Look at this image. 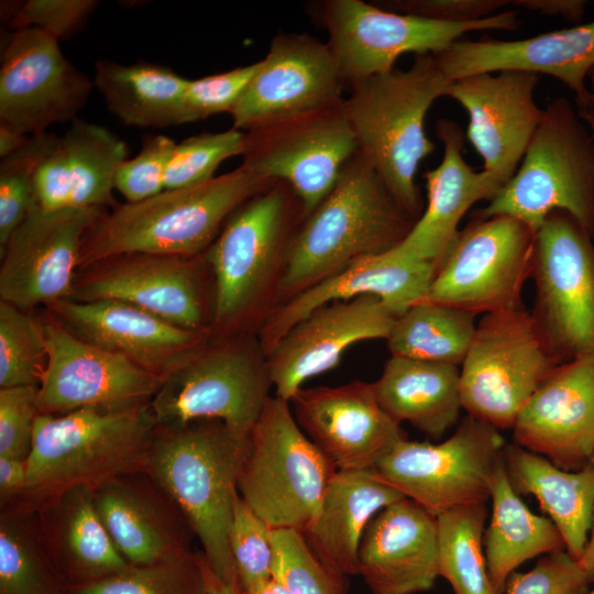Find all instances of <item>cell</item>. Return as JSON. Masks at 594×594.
I'll list each match as a JSON object with an SVG mask.
<instances>
[{"label":"cell","mask_w":594,"mask_h":594,"mask_svg":"<svg viewBox=\"0 0 594 594\" xmlns=\"http://www.w3.org/2000/svg\"><path fill=\"white\" fill-rule=\"evenodd\" d=\"M274 576L292 594H344L343 576L333 573L315 554L302 532L273 529Z\"/></svg>","instance_id":"45"},{"label":"cell","mask_w":594,"mask_h":594,"mask_svg":"<svg viewBox=\"0 0 594 594\" xmlns=\"http://www.w3.org/2000/svg\"><path fill=\"white\" fill-rule=\"evenodd\" d=\"M492 516L484 534L488 575L495 594H503L507 580L525 561L565 550L554 524L532 513L512 486L504 458L492 483Z\"/></svg>","instance_id":"36"},{"label":"cell","mask_w":594,"mask_h":594,"mask_svg":"<svg viewBox=\"0 0 594 594\" xmlns=\"http://www.w3.org/2000/svg\"><path fill=\"white\" fill-rule=\"evenodd\" d=\"M128 154L117 134L75 119L36 173L34 205L44 211L116 208L114 177Z\"/></svg>","instance_id":"30"},{"label":"cell","mask_w":594,"mask_h":594,"mask_svg":"<svg viewBox=\"0 0 594 594\" xmlns=\"http://www.w3.org/2000/svg\"><path fill=\"white\" fill-rule=\"evenodd\" d=\"M242 594H292L287 586L276 576L255 584Z\"/></svg>","instance_id":"58"},{"label":"cell","mask_w":594,"mask_h":594,"mask_svg":"<svg viewBox=\"0 0 594 594\" xmlns=\"http://www.w3.org/2000/svg\"><path fill=\"white\" fill-rule=\"evenodd\" d=\"M568 212H551L535 235L531 317L564 363L594 353V246Z\"/></svg>","instance_id":"14"},{"label":"cell","mask_w":594,"mask_h":594,"mask_svg":"<svg viewBox=\"0 0 594 594\" xmlns=\"http://www.w3.org/2000/svg\"><path fill=\"white\" fill-rule=\"evenodd\" d=\"M450 84L433 54L415 55L405 70L394 68L351 84V94L344 99L359 152L417 220L424 209L416 173L435 151L425 119Z\"/></svg>","instance_id":"4"},{"label":"cell","mask_w":594,"mask_h":594,"mask_svg":"<svg viewBox=\"0 0 594 594\" xmlns=\"http://www.w3.org/2000/svg\"><path fill=\"white\" fill-rule=\"evenodd\" d=\"M272 387L266 355L249 333L211 337L151 400L160 426L219 420L249 437Z\"/></svg>","instance_id":"8"},{"label":"cell","mask_w":594,"mask_h":594,"mask_svg":"<svg viewBox=\"0 0 594 594\" xmlns=\"http://www.w3.org/2000/svg\"><path fill=\"white\" fill-rule=\"evenodd\" d=\"M175 145L166 135H146L140 153L120 165L114 189L125 202L143 201L165 189V173Z\"/></svg>","instance_id":"48"},{"label":"cell","mask_w":594,"mask_h":594,"mask_svg":"<svg viewBox=\"0 0 594 594\" xmlns=\"http://www.w3.org/2000/svg\"><path fill=\"white\" fill-rule=\"evenodd\" d=\"M1 40L0 124L32 136L77 119L95 85L65 57L59 41L34 28Z\"/></svg>","instance_id":"17"},{"label":"cell","mask_w":594,"mask_h":594,"mask_svg":"<svg viewBox=\"0 0 594 594\" xmlns=\"http://www.w3.org/2000/svg\"><path fill=\"white\" fill-rule=\"evenodd\" d=\"M578 562L582 570L594 581V514L586 544Z\"/></svg>","instance_id":"57"},{"label":"cell","mask_w":594,"mask_h":594,"mask_svg":"<svg viewBox=\"0 0 594 594\" xmlns=\"http://www.w3.org/2000/svg\"><path fill=\"white\" fill-rule=\"evenodd\" d=\"M381 8L444 22H470L490 18L512 6L510 0H393Z\"/></svg>","instance_id":"52"},{"label":"cell","mask_w":594,"mask_h":594,"mask_svg":"<svg viewBox=\"0 0 594 594\" xmlns=\"http://www.w3.org/2000/svg\"><path fill=\"white\" fill-rule=\"evenodd\" d=\"M107 211H44L34 205L0 250V300L32 311L68 299L86 235Z\"/></svg>","instance_id":"19"},{"label":"cell","mask_w":594,"mask_h":594,"mask_svg":"<svg viewBox=\"0 0 594 594\" xmlns=\"http://www.w3.org/2000/svg\"><path fill=\"white\" fill-rule=\"evenodd\" d=\"M416 221L358 150L289 241L279 296L287 300L363 256L393 249Z\"/></svg>","instance_id":"2"},{"label":"cell","mask_w":594,"mask_h":594,"mask_svg":"<svg viewBox=\"0 0 594 594\" xmlns=\"http://www.w3.org/2000/svg\"><path fill=\"white\" fill-rule=\"evenodd\" d=\"M47 362L37 386L40 414L121 410L150 403L164 380L128 358L74 336L45 310Z\"/></svg>","instance_id":"18"},{"label":"cell","mask_w":594,"mask_h":594,"mask_svg":"<svg viewBox=\"0 0 594 594\" xmlns=\"http://www.w3.org/2000/svg\"><path fill=\"white\" fill-rule=\"evenodd\" d=\"M535 235L509 216L477 217L457 232L437 262L425 299L475 315L520 307Z\"/></svg>","instance_id":"12"},{"label":"cell","mask_w":594,"mask_h":594,"mask_svg":"<svg viewBox=\"0 0 594 594\" xmlns=\"http://www.w3.org/2000/svg\"><path fill=\"white\" fill-rule=\"evenodd\" d=\"M98 6L95 0L1 1L0 15L11 31L34 28L59 41L81 31Z\"/></svg>","instance_id":"47"},{"label":"cell","mask_w":594,"mask_h":594,"mask_svg":"<svg viewBox=\"0 0 594 594\" xmlns=\"http://www.w3.org/2000/svg\"><path fill=\"white\" fill-rule=\"evenodd\" d=\"M587 78L590 80V108L594 110V67L590 70Z\"/></svg>","instance_id":"60"},{"label":"cell","mask_w":594,"mask_h":594,"mask_svg":"<svg viewBox=\"0 0 594 594\" xmlns=\"http://www.w3.org/2000/svg\"><path fill=\"white\" fill-rule=\"evenodd\" d=\"M556 210L594 237V134L565 97L549 101L516 173L477 217L509 216L536 233Z\"/></svg>","instance_id":"6"},{"label":"cell","mask_w":594,"mask_h":594,"mask_svg":"<svg viewBox=\"0 0 594 594\" xmlns=\"http://www.w3.org/2000/svg\"><path fill=\"white\" fill-rule=\"evenodd\" d=\"M437 264L393 249L363 256L274 308L262 322L258 342L266 355L297 322L319 307L371 295L397 316L424 300Z\"/></svg>","instance_id":"27"},{"label":"cell","mask_w":594,"mask_h":594,"mask_svg":"<svg viewBox=\"0 0 594 594\" xmlns=\"http://www.w3.org/2000/svg\"><path fill=\"white\" fill-rule=\"evenodd\" d=\"M30 136L23 135L15 130L0 124V157H6L20 150Z\"/></svg>","instance_id":"56"},{"label":"cell","mask_w":594,"mask_h":594,"mask_svg":"<svg viewBox=\"0 0 594 594\" xmlns=\"http://www.w3.org/2000/svg\"><path fill=\"white\" fill-rule=\"evenodd\" d=\"M273 529L237 496L229 534L241 593L274 575Z\"/></svg>","instance_id":"46"},{"label":"cell","mask_w":594,"mask_h":594,"mask_svg":"<svg viewBox=\"0 0 594 594\" xmlns=\"http://www.w3.org/2000/svg\"><path fill=\"white\" fill-rule=\"evenodd\" d=\"M505 446L501 430L468 415L440 443L398 441L373 470L437 517L490 499Z\"/></svg>","instance_id":"13"},{"label":"cell","mask_w":594,"mask_h":594,"mask_svg":"<svg viewBox=\"0 0 594 594\" xmlns=\"http://www.w3.org/2000/svg\"><path fill=\"white\" fill-rule=\"evenodd\" d=\"M246 440L219 420L157 425L144 469L184 515L213 573L238 588L229 534Z\"/></svg>","instance_id":"1"},{"label":"cell","mask_w":594,"mask_h":594,"mask_svg":"<svg viewBox=\"0 0 594 594\" xmlns=\"http://www.w3.org/2000/svg\"><path fill=\"white\" fill-rule=\"evenodd\" d=\"M397 317L380 298L371 295L317 308L266 353L275 396L290 402L307 380L336 367L353 344L387 340Z\"/></svg>","instance_id":"22"},{"label":"cell","mask_w":594,"mask_h":594,"mask_svg":"<svg viewBox=\"0 0 594 594\" xmlns=\"http://www.w3.org/2000/svg\"><path fill=\"white\" fill-rule=\"evenodd\" d=\"M406 498L373 469L338 470L323 495L319 514L304 532L319 560L345 578L358 573L359 548L373 517Z\"/></svg>","instance_id":"33"},{"label":"cell","mask_w":594,"mask_h":594,"mask_svg":"<svg viewBox=\"0 0 594 594\" xmlns=\"http://www.w3.org/2000/svg\"><path fill=\"white\" fill-rule=\"evenodd\" d=\"M475 316L424 299L397 317L388 349L393 356L462 365L475 334Z\"/></svg>","instance_id":"38"},{"label":"cell","mask_w":594,"mask_h":594,"mask_svg":"<svg viewBox=\"0 0 594 594\" xmlns=\"http://www.w3.org/2000/svg\"><path fill=\"white\" fill-rule=\"evenodd\" d=\"M59 136L44 132L30 136L16 152L0 162V250L34 206L36 173Z\"/></svg>","instance_id":"43"},{"label":"cell","mask_w":594,"mask_h":594,"mask_svg":"<svg viewBox=\"0 0 594 594\" xmlns=\"http://www.w3.org/2000/svg\"><path fill=\"white\" fill-rule=\"evenodd\" d=\"M591 463H592L593 466H594V455H593V458H592V460H591Z\"/></svg>","instance_id":"62"},{"label":"cell","mask_w":594,"mask_h":594,"mask_svg":"<svg viewBox=\"0 0 594 594\" xmlns=\"http://www.w3.org/2000/svg\"><path fill=\"white\" fill-rule=\"evenodd\" d=\"M514 443L576 471L594 455V353L558 365L519 411Z\"/></svg>","instance_id":"25"},{"label":"cell","mask_w":594,"mask_h":594,"mask_svg":"<svg viewBox=\"0 0 594 594\" xmlns=\"http://www.w3.org/2000/svg\"><path fill=\"white\" fill-rule=\"evenodd\" d=\"M509 482L519 495H532L558 528L565 551L576 561L582 556L594 514V466L564 470L543 455L516 443L504 448Z\"/></svg>","instance_id":"34"},{"label":"cell","mask_w":594,"mask_h":594,"mask_svg":"<svg viewBox=\"0 0 594 594\" xmlns=\"http://www.w3.org/2000/svg\"><path fill=\"white\" fill-rule=\"evenodd\" d=\"M273 183L241 164L195 186L164 189L140 202L119 204L87 233L79 272L124 253L204 254L227 219Z\"/></svg>","instance_id":"3"},{"label":"cell","mask_w":594,"mask_h":594,"mask_svg":"<svg viewBox=\"0 0 594 594\" xmlns=\"http://www.w3.org/2000/svg\"><path fill=\"white\" fill-rule=\"evenodd\" d=\"M258 62L228 72L188 80L184 95L185 123L229 112L250 84Z\"/></svg>","instance_id":"49"},{"label":"cell","mask_w":594,"mask_h":594,"mask_svg":"<svg viewBox=\"0 0 594 594\" xmlns=\"http://www.w3.org/2000/svg\"><path fill=\"white\" fill-rule=\"evenodd\" d=\"M188 79L169 67L139 62H96L94 85L108 110L124 124L167 128L185 124L184 95Z\"/></svg>","instance_id":"37"},{"label":"cell","mask_w":594,"mask_h":594,"mask_svg":"<svg viewBox=\"0 0 594 594\" xmlns=\"http://www.w3.org/2000/svg\"><path fill=\"white\" fill-rule=\"evenodd\" d=\"M584 594H594V588L593 590H588L586 593Z\"/></svg>","instance_id":"61"},{"label":"cell","mask_w":594,"mask_h":594,"mask_svg":"<svg viewBox=\"0 0 594 594\" xmlns=\"http://www.w3.org/2000/svg\"><path fill=\"white\" fill-rule=\"evenodd\" d=\"M44 310L79 339L121 354L163 380L212 337L211 331L180 328L119 300L62 299Z\"/></svg>","instance_id":"24"},{"label":"cell","mask_w":594,"mask_h":594,"mask_svg":"<svg viewBox=\"0 0 594 594\" xmlns=\"http://www.w3.org/2000/svg\"><path fill=\"white\" fill-rule=\"evenodd\" d=\"M244 133L242 164L271 182L286 184L305 216L329 195L359 150L344 99Z\"/></svg>","instance_id":"16"},{"label":"cell","mask_w":594,"mask_h":594,"mask_svg":"<svg viewBox=\"0 0 594 594\" xmlns=\"http://www.w3.org/2000/svg\"><path fill=\"white\" fill-rule=\"evenodd\" d=\"M578 112L581 119L586 123L594 134V110L591 108L578 109Z\"/></svg>","instance_id":"59"},{"label":"cell","mask_w":594,"mask_h":594,"mask_svg":"<svg viewBox=\"0 0 594 594\" xmlns=\"http://www.w3.org/2000/svg\"><path fill=\"white\" fill-rule=\"evenodd\" d=\"M437 517L409 498L378 512L359 548L358 573L373 594L429 591L438 571Z\"/></svg>","instance_id":"29"},{"label":"cell","mask_w":594,"mask_h":594,"mask_svg":"<svg viewBox=\"0 0 594 594\" xmlns=\"http://www.w3.org/2000/svg\"><path fill=\"white\" fill-rule=\"evenodd\" d=\"M433 55L451 81L501 70L548 75L575 94L578 109L590 108L585 79L594 67V21L519 40L460 38Z\"/></svg>","instance_id":"26"},{"label":"cell","mask_w":594,"mask_h":594,"mask_svg":"<svg viewBox=\"0 0 594 594\" xmlns=\"http://www.w3.org/2000/svg\"><path fill=\"white\" fill-rule=\"evenodd\" d=\"M594 582L565 550L541 558L528 572H514L503 594H584Z\"/></svg>","instance_id":"50"},{"label":"cell","mask_w":594,"mask_h":594,"mask_svg":"<svg viewBox=\"0 0 594 594\" xmlns=\"http://www.w3.org/2000/svg\"><path fill=\"white\" fill-rule=\"evenodd\" d=\"M321 19L344 80L353 84L395 68L406 53L438 54L474 31H516L521 20L515 10L470 22H444L389 11L361 0H329Z\"/></svg>","instance_id":"11"},{"label":"cell","mask_w":594,"mask_h":594,"mask_svg":"<svg viewBox=\"0 0 594 594\" xmlns=\"http://www.w3.org/2000/svg\"><path fill=\"white\" fill-rule=\"evenodd\" d=\"M69 594H204L199 552L146 565H128Z\"/></svg>","instance_id":"42"},{"label":"cell","mask_w":594,"mask_h":594,"mask_svg":"<svg viewBox=\"0 0 594 594\" xmlns=\"http://www.w3.org/2000/svg\"><path fill=\"white\" fill-rule=\"evenodd\" d=\"M99 517L131 565H146L194 552V534L182 512L145 471L92 488Z\"/></svg>","instance_id":"28"},{"label":"cell","mask_w":594,"mask_h":594,"mask_svg":"<svg viewBox=\"0 0 594 594\" xmlns=\"http://www.w3.org/2000/svg\"><path fill=\"white\" fill-rule=\"evenodd\" d=\"M436 133L443 144V157L424 175L427 206L396 249L407 256L437 264L459 231L465 212L480 200H492L503 186L465 162L462 155L465 134L459 124L439 119Z\"/></svg>","instance_id":"31"},{"label":"cell","mask_w":594,"mask_h":594,"mask_svg":"<svg viewBox=\"0 0 594 594\" xmlns=\"http://www.w3.org/2000/svg\"><path fill=\"white\" fill-rule=\"evenodd\" d=\"M0 594H69L24 504L0 509Z\"/></svg>","instance_id":"39"},{"label":"cell","mask_w":594,"mask_h":594,"mask_svg":"<svg viewBox=\"0 0 594 594\" xmlns=\"http://www.w3.org/2000/svg\"><path fill=\"white\" fill-rule=\"evenodd\" d=\"M289 404L298 426L337 470L374 469L407 438L380 405L373 383L301 387Z\"/></svg>","instance_id":"23"},{"label":"cell","mask_w":594,"mask_h":594,"mask_svg":"<svg viewBox=\"0 0 594 594\" xmlns=\"http://www.w3.org/2000/svg\"><path fill=\"white\" fill-rule=\"evenodd\" d=\"M230 111L232 128L250 132L341 102L344 80L327 42L280 33Z\"/></svg>","instance_id":"20"},{"label":"cell","mask_w":594,"mask_h":594,"mask_svg":"<svg viewBox=\"0 0 594 594\" xmlns=\"http://www.w3.org/2000/svg\"><path fill=\"white\" fill-rule=\"evenodd\" d=\"M522 306L485 314L460 370L462 408L498 430L560 365Z\"/></svg>","instance_id":"10"},{"label":"cell","mask_w":594,"mask_h":594,"mask_svg":"<svg viewBox=\"0 0 594 594\" xmlns=\"http://www.w3.org/2000/svg\"><path fill=\"white\" fill-rule=\"evenodd\" d=\"M26 459L0 457V509L19 504L26 490Z\"/></svg>","instance_id":"53"},{"label":"cell","mask_w":594,"mask_h":594,"mask_svg":"<svg viewBox=\"0 0 594 594\" xmlns=\"http://www.w3.org/2000/svg\"><path fill=\"white\" fill-rule=\"evenodd\" d=\"M245 133L230 130L204 132L176 143L165 173V189L195 186L215 177L221 163L243 155Z\"/></svg>","instance_id":"44"},{"label":"cell","mask_w":594,"mask_h":594,"mask_svg":"<svg viewBox=\"0 0 594 594\" xmlns=\"http://www.w3.org/2000/svg\"><path fill=\"white\" fill-rule=\"evenodd\" d=\"M202 574L204 594H242L241 590L221 581L209 566L202 552H199Z\"/></svg>","instance_id":"55"},{"label":"cell","mask_w":594,"mask_h":594,"mask_svg":"<svg viewBox=\"0 0 594 594\" xmlns=\"http://www.w3.org/2000/svg\"><path fill=\"white\" fill-rule=\"evenodd\" d=\"M213 295L205 254L138 252L110 256L80 271L68 299L119 300L180 328L211 331Z\"/></svg>","instance_id":"15"},{"label":"cell","mask_w":594,"mask_h":594,"mask_svg":"<svg viewBox=\"0 0 594 594\" xmlns=\"http://www.w3.org/2000/svg\"><path fill=\"white\" fill-rule=\"evenodd\" d=\"M486 516V503L437 516L439 576L450 583L454 594H495L483 551Z\"/></svg>","instance_id":"40"},{"label":"cell","mask_w":594,"mask_h":594,"mask_svg":"<svg viewBox=\"0 0 594 594\" xmlns=\"http://www.w3.org/2000/svg\"><path fill=\"white\" fill-rule=\"evenodd\" d=\"M337 471L298 426L289 402L271 396L248 437L238 491L272 529L304 534Z\"/></svg>","instance_id":"7"},{"label":"cell","mask_w":594,"mask_h":594,"mask_svg":"<svg viewBox=\"0 0 594 594\" xmlns=\"http://www.w3.org/2000/svg\"><path fill=\"white\" fill-rule=\"evenodd\" d=\"M156 427L151 402L121 410L40 414L26 459V490L19 504L34 507L72 487L95 488L144 471Z\"/></svg>","instance_id":"5"},{"label":"cell","mask_w":594,"mask_h":594,"mask_svg":"<svg viewBox=\"0 0 594 594\" xmlns=\"http://www.w3.org/2000/svg\"><path fill=\"white\" fill-rule=\"evenodd\" d=\"M373 385L393 420L409 422L435 439L458 424L463 409L460 369L452 364L392 355Z\"/></svg>","instance_id":"35"},{"label":"cell","mask_w":594,"mask_h":594,"mask_svg":"<svg viewBox=\"0 0 594 594\" xmlns=\"http://www.w3.org/2000/svg\"><path fill=\"white\" fill-rule=\"evenodd\" d=\"M512 6L549 16H562L572 22H580L584 15V0H513Z\"/></svg>","instance_id":"54"},{"label":"cell","mask_w":594,"mask_h":594,"mask_svg":"<svg viewBox=\"0 0 594 594\" xmlns=\"http://www.w3.org/2000/svg\"><path fill=\"white\" fill-rule=\"evenodd\" d=\"M539 78L524 70L481 73L451 81L447 90L469 113L466 138L483 170L502 186L516 173L543 118L535 100Z\"/></svg>","instance_id":"21"},{"label":"cell","mask_w":594,"mask_h":594,"mask_svg":"<svg viewBox=\"0 0 594 594\" xmlns=\"http://www.w3.org/2000/svg\"><path fill=\"white\" fill-rule=\"evenodd\" d=\"M293 190L282 182L241 205L204 253L213 279L212 337L248 333L284 251Z\"/></svg>","instance_id":"9"},{"label":"cell","mask_w":594,"mask_h":594,"mask_svg":"<svg viewBox=\"0 0 594 594\" xmlns=\"http://www.w3.org/2000/svg\"><path fill=\"white\" fill-rule=\"evenodd\" d=\"M32 508L42 543L69 590L97 582L130 565L99 517L91 487L65 490Z\"/></svg>","instance_id":"32"},{"label":"cell","mask_w":594,"mask_h":594,"mask_svg":"<svg viewBox=\"0 0 594 594\" xmlns=\"http://www.w3.org/2000/svg\"><path fill=\"white\" fill-rule=\"evenodd\" d=\"M38 415L37 387L0 388V457L28 459Z\"/></svg>","instance_id":"51"},{"label":"cell","mask_w":594,"mask_h":594,"mask_svg":"<svg viewBox=\"0 0 594 594\" xmlns=\"http://www.w3.org/2000/svg\"><path fill=\"white\" fill-rule=\"evenodd\" d=\"M46 362L42 315L0 300V388L37 387Z\"/></svg>","instance_id":"41"}]
</instances>
